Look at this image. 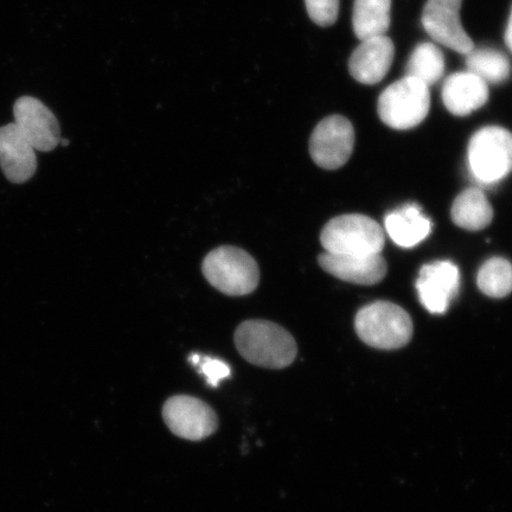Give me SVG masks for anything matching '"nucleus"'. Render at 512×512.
<instances>
[{"label": "nucleus", "mask_w": 512, "mask_h": 512, "mask_svg": "<svg viewBox=\"0 0 512 512\" xmlns=\"http://www.w3.org/2000/svg\"><path fill=\"white\" fill-rule=\"evenodd\" d=\"M384 224L390 239L402 248L418 246L432 230L431 221L422 214L418 204L414 203L392 211Z\"/></svg>", "instance_id": "dca6fc26"}, {"label": "nucleus", "mask_w": 512, "mask_h": 512, "mask_svg": "<svg viewBox=\"0 0 512 512\" xmlns=\"http://www.w3.org/2000/svg\"><path fill=\"white\" fill-rule=\"evenodd\" d=\"M479 290L491 298H504L512 292V264L503 258H492L480 268Z\"/></svg>", "instance_id": "412c9836"}, {"label": "nucleus", "mask_w": 512, "mask_h": 512, "mask_svg": "<svg viewBox=\"0 0 512 512\" xmlns=\"http://www.w3.org/2000/svg\"><path fill=\"white\" fill-rule=\"evenodd\" d=\"M505 43H507L508 48L512 51V8L510 12L509 22L507 30H505Z\"/></svg>", "instance_id": "b1692460"}, {"label": "nucleus", "mask_w": 512, "mask_h": 512, "mask_svg": "<svg viewBox=\"0 0 512 512\" xmlns=\"http://www.w3.org/2000/svg\"><path fill=\"white\" fill-rule=\"evenodd\" d=\"M234 339L240 355L254 366L283 369L296 360L298 347L290 332L268 320L243 322Z\"/></svg>", "instance_id": "f257e3e1"}, {"label": "nucleus", "mask_w": 512, "mask_h": 512, "mask_svg": "<svg viewBox=\"0 0 512 512\" xmlns=\"http://www.w3.org/2000/svg\"><path fill=\"white\" fill-rule=\"evenodd\" d=\"M445 73V59L441 50L432 43H421L409 59L406 76L425 83L427 87L437 83Z\"/></svg>", "instance_id": "6ab92c4d"}, {"label": "nucleus", "mask_w": 512, "mask_h": 512, "mask_svg": "<svg viewBox=\"0 0 512 512\" xmlns=\"http://www.w3.org/2000/svg\"><path fill=\"white\" fill-rule=\"evenodd\" d=\"M463 0H427L422 12V25L434 41L467 55L475 49L460 22Z\"/></svg>", "instance_id": "1a4fd4ad"}, {"label": "nucleus", "mask_w": 512, "mask_h": 512, "mask_svg": "<svg viewBox=\"0 0 512 512\" xmlns=\"http://www.w3.org/2000/svg\"><path fill=\"white\" fill-rule=\"evenodd\" d=\"M466 66L470 73L494 85L509 80L511 75L508 57L494 49H473L466 55Z\"/></svg>", "instance_id": "aec40b11"}, {"label": "nucleus", "mask_w": 512, "mask_h": 512, "mask_svg": "<svg viewBox=\"0 0 512 512\" xmlns=\"http://www.w3.org/2000/svg\"><path fill=\"white\" fill-rule=\"evenodd\" d=\"M163 419L177 437L200 441L214 434L219 420L213 408L194 396H172L164 403Z\"/></svg>", "instance_id": "0eeeda50"}, {"label": "nucleus", "mask_w": 512, "mask_h": 512, "mask_svg": "<svg viewBox=\"0 0 512 512\" xmlns=\"http://www.w3.org/2000/svg\"><path fill=\"white\" fill-rule=\"evenodd\" d=\"M392 0H355L352 27L361 41L386 36Z\"/></svg>", "instance_id": "a211bd4d"}, {"label": "nucleus", "mask_w": 512, "mask_h": 512, "mask_svg": "<svg viewBox=\"0 0 512 512\" xmlns=\"http://www.w3.org/2000/svg\"><path fill=\"white\" fill-rule=\"evenodd\" d=\"M197 368L206 376V380L211 387H219L221 381L228 379L232 375V369L226 362L219 358L201 357Z\"/></svg>", "instance_id": "5701e85b"}, {"label": "nucleus", "mask_w": 512, "mask_h": 512, "mask_svg": "<svg viewBox=\"0 0 512 512\" xmlns=\"http://www.w3.org/2000/svg\"><path fill=\"white\" fill-rule=\"evenodd\" d=\"M15 124L36 151L50 152L61 142L55 114L41 100L22 96L14 105Z\"/></svg>", "instance_id": "9d476101"}, {"label": "nucleus", "mask_w": 512, "mask_h": 512, "mask_svg": "<svg viewBox=\"0 0 512 512\" xmlns=\"http://www.w3.org/2000/svg\"><path fill=\"white\" fill-rule=\"evenodd\" d=\"M469 163L473 177L495 184L512 172V133L503 127L482 128L470 140Z\"/></svg>", "instance_id": "423d86ee"}, {"label": "nucleus", "mask_w": 512, "mask_h": 512, "mask_svg": "<svg viewBox=\"0 0 512 512\" xmlns=\"http://www.w3.org/2000/svg\"><path fill=\"white\" fill-rule=\"evenodd\" d=\"M354 145V126L341 115H331L320 121L313 131L310 155L320 168L336 170L348 162Z\"/></svg>", "instance_id": "6e6552de"}, {"label": "nucleus", "mask_w": 512, "mask_h": 512, "mask_svg": "<svg viewBox=\"0 0 512 512\" xmlns=\"http://www.w3.org/2000/svg\"><path fill=\"white\" fill-rule=\"evenodd\" d=\"M320 242L331 254L370 255L381 254L386 236L375 220L350 214L337 216L326 224Z\"/></svg>", "instance_id": "20e7f679"}, {"label": "nucleus", "mask_w": 512, "mask_h": 512, "mask_svg": "<svg viewBox=\"0 0 512 512\" xmlns=\"http://www.w3.org/2000/svg\"><path fill=\"white\" fill-rule=\"evenodd\" d=\"M459 285L458 267L451 261H435L421 268L416 290L426 310L433 315H443L456 298Z\"/></svg>", "instance_id": "9b49d317"}, {"label": "nucleus", "mask_w": 512, "mask_h": 512, "mask_svg": "<svg viewBox=\"0 0 512 512\" xmlns=\"http://www.w3.org/2000/svg\"><path fill=\"white\" fill-rule=\"evenodd\" d=\"M488 99V83L470 72L453 74L444 83L445 107L457 117H466L479 110Z\"/></svg>", "instance_id": "2eb2a0df"}, {"label": "nucleus", "mask_w": 512, "mask_h": 512, "mask_svg": "<svg viewBox=\"0 0 512 512\" xmlns=\"http://www.w3.org/2000/svg\"><path fill=\"white\" fill-rule=\"evenodd\" d=\"M355 329L364 343L381 350L406 347L413 337L411 316L399 305L388 302L363 307L357 313Z\"/></svg>", "instance_id": "f03ea898"}, {"label": "nucleus", "mask_w": 512, "mask_h": 512, "mask_svg": "<svg viewBox=\"0 0 512 512\" xmlns=\"http://www.w3.org/2000/svg\"><path fill=\"white\" fill-rule=\"evenodd\" d=\"M361 42L350 57V74L363 85L373 86L381 82L392 67L394 43L387 36L369 38Z\"/></svg>", "instance_id": "4468645a"}, {"label": "nucleus", "mask_w": 512, "mask_h": 512, "mask_svg": "<svg viewBox=\"0 0 512 512\" xmlns=\"http://www.w3.org/2000/svg\"><path fill=\"white\" fill-rule=\"evenodd\" d=\"M202 272L210 285L232 297L252 293L260 281L259 266L253 256L232 246L210 252L203 261Z\"/></svg>", "instance_id": "7ed1b4c3"}, {"label": "nucleus", "mask_w": 512, "mask_h": 512, "mask_svg": "<svg viewBox=\"0 0 512 512\" xmlns=\"http://www.w3.org/2000/svg\"><path fill=\"white\" fill-rule=\"evenodd\" d=\"M430 89L419 80L403 78L380 95L379 115L394 130H411L422 123L430 112Z\"/></svg>", "instance_id": "39448f33"}, {"label": "nucleus", "mask_w": 512, "mask_h": 512, "mask_svg": "<svg viewBox=\"0 0 512 512\" xmlns=\"http://www.w3.org/2000/svg\"><path fill=\"white\" fill-rule=\"evenodd\" d=\"M341 0H305L307 14L319 27L328 28L335 24Z\"/></svg>", "instance_id": "4be33fe9"}, {"label": "nucleus", "mask_w": 512, "mask_h": 512, "mask_svg": "<svg viewBox=\"0 0 512 512\" xmlns=\"http://www.w3.org/2000/svg\"><path fill=\"white\" fill-rule=\"evenodd\" d=\"M37 166L36 150L16 124L0 127V168L6 179L14 184L27 183Z\"/></svg>", "instance_id": "f8f14e48"}, {"label": "nucleus", "mask_w": 512, "mask_h": 512, "mask_svg": "<svg viewBox=\"0 0 512 512\" xmlns=\"http://www.w3.org/2000/svg\"><path fill=\"white\" fill-rule=\"evenodd\" d=\"M451 216L459 228L478 232L490 226L494 220V209L482 190L471 188L454 200Z\"/></svg>", "instance_id": "f3484780"}, {"label": "nucleus", "mask_w": 512, "mask_h": 512, "mask_svg": "<svg viewBox=\"0 0 512 512\" xmlns=\"http://www.w3.org/2000/svg\"><path fill=\"white\" fill-rule=\"evenodd\" d=\"M320 267L347 283L370 286L386 277L387 262L381 254L338 255L325 252L318 258Z\"/></svg>", "instance_id": "ddd939ff"}]
</instances>
